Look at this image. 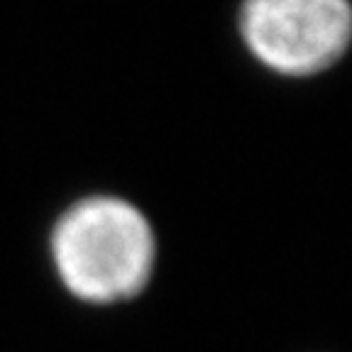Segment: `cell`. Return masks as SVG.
I'll list each match as a JSON object with an SVG mask.
<instances>
[{
    "label": "cell",
    "instance_id": "6da1fadb",
    "mask_svg": "<svg viewBox=\"0 0 352 352\" xmlns=\"http://www.w3.org/2000/svg\"><path fill=\"white\" fill-rule=\"evenodd\" d=\"M50 254L66 292L78 301L108 306L147 286L157 237L135 204L120 196H88L56 218Z\"/></svg>",
    "mask_w": 352,
    "mask_h": 352
},
{
    "label": "cell",
    "instance_id": "7a4b0ae2",
    "mask_svg": "<svg viewBox=\"0 0 352 352\" xmlns=\"http://www.w3.org/2000/svg\"><path fill=\"white\" fill-rule=\"evenodd\" d=\"M240 37L250 54L281 76H314L345 54L352 37L347 0H242Z\"/></svg>",
    "mask_w": 352,
    "mask_h": 352
}]
</instances>
